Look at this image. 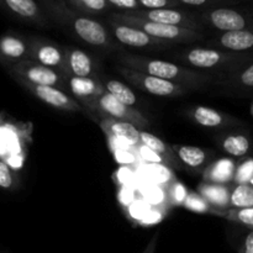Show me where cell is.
Masks as SVG:
<instances>
[{
  "label": "cell",
  "mask_w": 253,
  "mask_h": 253,
  "mask_svg": "<svg viewBox=\"0 0 253 253\" xmlns=\"http://www.w3.org/2000/svg\"><path fill=\"white\" fill-rule=\"evenodd\" d=\"M39 4L48 20L84 43L104 51H118L121 48L105 25L74 10L64 0H39Z\"/></svg>",
  "instance_id": "6da1fadb"
},
{
  "label": "cell",
  "mask_w": 253,
  "mask_h": 253,
  "mask_svg": "<svg viewBox=\"0 0 253 253\" xmlns=\"http://www.w3.org/2000/svg\"><path fill=\"white\" fill-rule=\"evenodd\" d=\"M116 62L119 66L126 67V68L133 69V71L141 72V73L148 74V76L156 77V78L180 84V85L189 88L190 90L214 85L215 82V76L212 74L194 71V69H190L182 64L166 61V59L123 52L116 56Z\"/></svg>",
  "instance_id": "7a4b0ae2"
},
{
  "label": "cell",
  "mask_w": 253,
  "mask_h": 253,
  "mask_svg": "<svg viewBox=\"0 0 253 253\" xmlns=\"http://www.w3.org/2000/svg\"><path fill=\"white\" fill-rule=\"evenodd\" d=\"M175 63L212 76H222L253 59V54L222 51L207 46H194L170 53Z\"/></svg>",
  "instance_id": "3957f363"
},
{
  "label": "cell",
  "mask_w": 253,
  "mask_h": 253,
  "mask_svg": "<svg viewBox=\"0 0 253 253\" xmlns=\"http://www.w3.org/2000/svg\"><path fill=\"white\" fill-rule=\"evenodd\" d=\"M198 21L215 34L253 29V5H230L195 11Z\"/></svg>",
  "instance_id": "277c9868"
},
{
  "label": "cell",
  "mask_w": 253,
  "mask_h": 253,
  "mask_svg": "<svg viewBox=\"0 0 253 253\" xmlns=\"http://www.w3.org/2000/svg\"><path fill=\"white\" fill-rule=\"evenodd\" d=\"M109 17L113 20H116L119 22H123V24L137 27L141 31L146 32L151 37H153V39L170 42V43L174 44H189L207 40V34H204V32L195 31V30L192 29H185V27L172 26V25H165L158 24V22L148 21V20L133 16V15L128 14V12L116 11L109 15Z\"/></svg>",
  "instance_id": "5b68a950"
},
{
  "label": "cell",
  "mask_w": 253,
  "mask_h": 253,
  "mask_svg": "<svg viewBox=\"0 0 253 253\" xmlns=\"http://www.w3.org/2000/svg\"><path fill=\"white\" fill-rule=\"evenodd\" d=\"M7 72L15 81H24L35 85L53 86L68 93L66 78L59 72L36 63L31 59L7 67Z\"/></svg>",
  "instance_id": "8992f818"
},
{
  "label": "cell",
  "mask_w": 253,
  "mask_h": 253,
  "mask_svg": "<svg viewBox=\"0 0 253 253\" xmlns=\"http://www.w3.org/2000/svg\"><path fill=\"white\" fill-rule=\"evenodd\" d=\"M116 71L131 85L156 96L177 98V96H182L184 94H187L188 91H190V89L184 85L173 83V82L165 81V79L156 78V77L148 76V74L141 73V72L133 71V69L130 68H126V67L119 66V64H116Z\"/></svg>",
  "instance_id": "52a82bcc"
},
{
  "label": "cell",
  "mask_w": 253,
  "mask_h": 253,
  "mask_svg": "<svg viewBox=\"0 0 253 253\" xmlns=\"http://www.w3.org/2000/svg\"><path fill=\"white\" fill-rule=\"evenodd\" d=\"M93 115L98 118V121L116 120L131 124L140 131L150 127V121L137 109L124 105L106 91L95 103Z\"/></svg>",
  "instance_id": "ba28073f"
},
{
  "label": "cell",
  "mask_w": 253,
  "mask_h": 253,
  "mask_svg": "<svg viewBox=\"0 0 253 253\" xmlns=\"http://www.w3.org/2000/svg\"><path fill=\"white\" fill-rule=\"evenodd\" d=\"M108 25L109 31L120 46L136 49H148V51H163V49H170L175 46L170 42L153 39L137 27L123 24L110 17H108Z\"/></svg>",
  "instance_id": "9c48e42d"
},
{
  "label": "cell",
  "mask_w": 253,
  "mask_h": 253,
  "mask_svg": "<svg viewBox=\"0 0 253 253\" xmlns=\"http://www.w3.org/2000/svg\"><path fill=\"white\" fill-rule=\"evenodd\" d=\"M29 43L31 61L59 72L64 78L68 76L63 46L43 37H31L29 39Z\"/></svg>",
  "instance_id": "30bf717a"
},
{
  "label": "cell",
  "mask_w": 253,
  "mask_h": 253,
  "mask_svg": "<svg viewBox=\"0 0 253 253\" xmlns=\"http://www.w3.org/2000/svg\"><path fill=\"white\" fill-rule=\"evenodd\" d=\"M128 14L133 16L141 17V19L148 20L158 24L172 25V26L185 27V29H192L195 31L204 32L207 34L203 25L198 21L195 12L188 11L182 7H165V9H153V10H137V11H131Z\"/></svg>",
  "instance_id": "8fae6325"
},
{
  "label": "cell",
  "mask_w": 253,
  "mask_h": 253,
  "mask_svg": "<svg viewBox=\"0 0 253 253\" xmlns=\"http://www.w3.org/2000/svg\"><path fill=\"white\" fill-rule=\"evenodd\" d=\"M68 93L83 106L84 110L93 114L94 106L98 99L105 93L103 82L99 78H81V77L66 76Z\"/></svg>",
  "instance_id": "7c38bea8"
},
{
  "label": "cell",
  "mask_w": 253,
  "mask_h": 253,
  "mask_svg": "<svg viewBox=\"0 0 253 253\" xmlns=\"http://www.w3.org/2000/svg\"><path fill=\"white\" fill-rule=\"evenodd\" d=\"M22 88L26 89L27 91L36 96L39 100L43 101L47 105L62 111H72V113H79L84 111L83 106L67 91L61 90V89L53 88V86H43V85H35V84L27 83L24 81H16Z\"/></svg>",
  "instance_id": "4fadbf2b"
},
{
  "label": "cell",
  "mask_w": 253,
  "mask_h": 253,
  "mask_svg": "<svg viewBox=\"0 0 253 253\" xmlns=\"http://www.w3.org/2000/svg\"><path fill=\"white\" fill-rule=\"evenodd\" d=\"M204 42L205 46L211 48L253 54V29L214 34Z\"/></svg>",
  "instance_id": "5bb4252c"
},
{
  "label": "cell",
  "mask_w": 253,
  "mask_h": 253,
  "mask_svg": "<svg viewBox=\"0 0 253 253\" xmlns=\"http://www.w3.org/2000/svg\"><path fill=\"white\" fill-rule=\"evenodd\" d=\"M0 9L39 27H48L49 20L36 0H0Z\"/></svg>",
  "instance_id": "9a60e30c"
},
{
  "label": "cell",
  "mask_w": 253,
  "mask_h": 253,
  "mask_svg": "<svg viewBox=\"0 0 253 253\" xmlns=\"http://www.w3.org/2000/svg\"><path fill=\"white\" fill-rule=\"evenodd\" d=\"M30 59L29 40L15 34L0 36V63L10 67Z\"/></svg>",
  "instance_id": "2e32d148"
},
{
  "label": "cell",
  "mask_w": 253,
  "mask_h": 253,
  "mask_svg": "<svg viewBox=\"0 0 253 253\" xmlns=\"http://www.w3.org/2000/svg\"><path fill=\"white\" fill-rule=\"evenodd\" d=\"M188 115L195 124L207 128H226L244 125V123L239 119L215 110L209 106H193L188 111Z\"/></svg>",
  "instance_id": "e0dca14e"
},
{
  "label": "cell",
  "mask_w": 253,
  "mask_h": 253,
  "mask_svg": "<svg viewBox=\"0 0 253 253\" xmlns=\"http://www.w3.org/2000/svg\"><path fill=\"white\" fill-rule=\"evenodd\" d=\"M214 85L236 93L253 91V59L235 69L234 72L222 76H215Z\"/></svg>",
  "instance_id": "ac0fdd59"
},
{
  "label": "cell",
  "mask_w": 253,
  "mask_h": 253,
  "mask_svg": "<svg viewBox=\"0 0 253 253\" xmlns=\"http://www.w3.org/2000/svg\"><path fill=\"white\" fill-rule=\"evenodd\" d=\"M68 74L81 78H98L93 58L89 53L73 46H63Z\"/></svg>",
  "instance_id": "d6986e66"
},
{
  "label": "cell",
  "mask_w": 253,
  "mask_h": 253,
  "mask_svg": "<svg viewBox=\"0 0 253 253\" xmlns=\"http://www.w3.org/2000/svg\"><path fill=\"white\" fill-rule=\"evenodd\" d=\"M99 125L108 138L120 141L136 150L141 146L140 130L131 124L116 120H100Z\"/></svg>",
  "instance_id": "ffe728a7"
},
{
  "label": "cell",
  "mask_w": 253,
  "mask_h": 253,
  "mask_svg": "<svg viewBox=\"0 0 253 253\" xmlns=\"http://www.w3.org/2000/svg\"><path fill=\"white\" fill-rule=\"evenodd\" d=\"M197 192L207 200V203L212 209H230V193H231V185L230 184L202 182L198 185Z\"/></svg>",
  "instance_id": "44dd1931"
},
{
  "label": "cell",
  "mask_w": 253,
  "mask_h": 253,
  "mask_svg": "<svg viewBox=\"0 0 253 253\" xmlns=\"http://www.w3.org/2000/svg\"><path fill=\"white\" fill-rule=\"evenodd\" d=\"M140 140L141 145L152 151L153 153H156L166 165L170 166L172 168L182 169V163L178 161L177 156L173 152L170 145H167V143L163 142L160 137L147 132V131H140Z\"/></svg>",
  "instance_id": "7402d4cb"
},
{
  "label": "cell",
  "mask_w": 253,
  "mask_h": 253,
  "mask_svg": "<svg viewBox=\"0 0 253 253\" xmlns=\"http://www.w3.org/2000/svg\"><path fill=\"white\" fill-rule=\"evenodd\" d=\"M236 165L230 158H221L208 166L203 172V182L229 184L234 180Z\"/></svg>",
  "instance_id": "603a6c76"
},
{
  "label": "cell",
  "mask_w": 253,
  "mask_h": 253,
  "mask_svg": "<svg viewBox=\"0 0 253 253\" xmlns=\"http://www.w3.org/2000/svg\"><path fill=\"white\" fill-rule=\"evenodd\" d=\"M219 146L226 155L235 158H245L252 151V141L247 133H229L219 138Z\"/></svg>",
  "instance_id": "cb8c5ba5"
},
{
  "label": "cell",
  "mask_w": 253,
  "mask_h": 253,
  "mask_svg": "<svg viewBox=\"0 0 253 253\" xmlns=\"http://www.w3.org/2000/svg\"><path fill=\"white\" fill-rule=\"evenodd\" d=\"M170 147L182 166L190 169H199L209 160V153L197 146L172 145Z\"/></svg>",
  "instance_id": "d4e9b609"
},
{
  "label": "cell",
  "mask_w": 253,
  "mask_h": 253,
  "mask_svg": "<svg viewBox=\"0 0 253 253\" xmlns=\"http://www.w3.org/2000/svg\"><path fill=\"white\" fill-rule=\"evenodd\" d=\"M253 208V187L250 183H237L231 185L230 209Z\"/></svg>",
  "instance_id": "484cf974"
},
{
  "label": "cell",
  "mask_w": 253,
  "mask_h": 253,
  "mask_svg": "<svg viewBox=\"0 0 253 253\" xmlns=\"http://www.w3.org/2000/svg\"><path fill=\"white\" fill-rule=\"evenodd\" d=\"M101 82H103L106 93L110 94L111 96H114L116 100L120 101L124 105L133 108V105L136 104L137 99H136V95L133 94V91L131 90L126 84L121 83V82L119 81H115V79H108V81Z\"/></svg>",
  "instance_id": "4316f807"
},
{
  "label": "cell",
  "mask_w": 253,
  "mask_h": 253,
  "mask_svg": "<svg viewBox=\"0 0 253 253\" xmlns=\"http://www.w3.org/2000/svg\"><path fill=\"white\" fill-rule=\"evenodd\" d=\"M71 7L77 11L90 15H101L111 9L108 0H64Z\"/></svg>",
  "instance_id": "83f0119b"
},
{
  "label": "cell",
  "mask_w": 253,
  "mask_h": 253,
  "mask_svg": "<svg viewBox=\"0 0 253 253\" xmlns=\"http://www.w3.org/2000/svg\"><path fill=\"white\" fill-rule=\"evenodd\" d=\"M212 215L225 217L226 220L236 224L242 225L253 231V208L246 209H226V210H212Z\"/></svg>",
  "instance_id": "f1b7e54d"
},
{
  "label": "cell",
  "mask_w": 253,
  "mask_h": 253,
  "mask_svg": "<svg viewBox=\"0 0 253 253\" xmlns=\"http://www.w3.org/2000/svg\"><path fill=\"white\" fill-rule=\"evenodd\" d=\"M188 190L183 183L173 179L168 185H166V205L168 208L183 207Z\"/></svg>",
  "instance_id": "f546056e"
},
{
  "label": "cell",
  "mask_w": 253,
  "mask_h": 253,
  "mask_svg": "<svg viewBox=\"0 0 253 253\" xmlns=\"http://www.w3.org/2000/svg\"><path fill=\"white\" fill-rule=\"evenodd\" d=\"M183 208L198 214H211L214 210L198 192H188Z\"/></svg>",
  "instance_id": "4dcf8cb0"
},
{
  "label": "cell",
  "mask_w": 253,
  "mask_h": 253,
  "mask_svg": "<svg viewBox=\"0 0 253 253\" xmlns=\"http://www.w3.org/2000/svg\"><path fill=\"white\" fill-rule=\"evenodd\" d=\"M180 6L198 7L200 10L211 9V7L230 6V5H239L241 0H175Z\"/></svg>",
  "instance_id": "1f68e13d"
},
{
  "label": "cell",
  "mask_w": 253,
  "mask_h": 253,
  "mask_svg": "<svg viewBox=\"0 0 253 253\" xmlns=\"http://www.w3.org/2000/svg\"><path fill=\"white\" fill-rule=\"evenodd\" d=\"M20 187V179L12 168L0 160V188L5 190H16Z\"/></svg>",
  "instance_id": "d6a6232c"
},
{
  "label": "cell",
  "mask_w": 253,
  "mask_h": 253,
  "mask_svg": "<svg viewBox=\"0 0 253 253\" xmlns=\"http://www.w3.org/2000/svg\"><path fill=\"white\" fill-rule=\"evenodd\" d=\"M148 170H150L151 173V177H152L157 183H166V185H168L173 179H174L172 173H170V170L168 169L167 167H165V166H150Z\"/></svg>",
  "instance_id": "836d02e7"
},
{
  "label": "cell",
  "mask_w": 253,
  "mask_h": 253,
  "mask_svg": "<svg viewBox=\"0 0 253 253\" xmlns=\"http://www.w3.org/2000/svg\"><path fill=\"white\" fill-rule=\"evenodd\" d=\"M141 10L165 9V7H182L175 0H137Z\"/></svg>",
  "instance_id": "e575fe53"
},
{
  "label": "cell",
  "mask_w": 253,
  "mask_h": 253,
  "mask_svg": "<svg viewBox=\"0 0 253 253\" xmlns=\"http://www.w3.org/2000/svg\"><path fill=\"white\" fill-rule=\"evenodd\" d=\"M111 9H116L118 12H131L141 10L137 0H108Z\"/></svg>",
  "instance_id": "d590c367"
},
{
  "label": "cell",
  "mask_w": 253,
  "mask_h": 253,
  "mask_svg": "<svg viewBox=\"0 0 253 253\" xmlns=\"http://www.w3.org/2000/svg\"><path fill=\"white\" fill-rule=\"evenodd\" d=\"M163 219V211L160 209H155L150 212V214L145 215L142 220L140 221V225H153L157 224L158 221Z\"/></svg>",
  "instance_id": "8d00e7d4"
},
{
  "label": "cell",
  "mask_w": 253,
  "mask_h": 253,
  "mask_svg": "<svg viewBox=\"0 0 253 253\" xmlns=\"http://www.w3.org/2000/svg\"><path fill=\"white\" fill-rule=\"evenodd\" d=\"M239 253H253V231H250L242 242Z\"/></svg>",
  "instance_id": "74e56055"
},
{
  "label": "cell",
  "mask_w": 253,
  "mask_h": 253,
  "mask_svg": "<svg viewBox=\"0 0 253 253\" xmlns=\"http://www.w3.org/2000/svg\"><path fill=\"white\" fill-rule=\"evenodd\" d=\"M157 241H158V234H156L155 236L151 239V241L148 242V245L146 246L145 251L142 253H156V247H157Z\"/></svg>",
  "instance_id": "f35d334b"
},
{
  "label": "cell",
  "mask_w": 253,
  "mask_h": 253,
  "mask_svg": "<svg viewBox=\"0 0 253 253\" xmlns=\"http://www.w3.org/2000/svg\"><path fill=\"white\" fill-rule=\"evenodd\" d=\"M249 183H250V184H251L252 187H253V177L251 178V179H250V182H249Z\"/></svg>",
  "instance_id": "ab89813d"
}]
</instances>
